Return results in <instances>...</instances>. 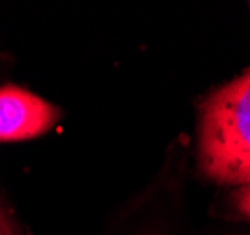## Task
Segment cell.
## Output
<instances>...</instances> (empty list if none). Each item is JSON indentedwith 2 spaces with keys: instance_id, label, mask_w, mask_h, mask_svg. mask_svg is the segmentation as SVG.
Masks as SVG:
<instances>
[{
  "instance_id": "obj_1",
  "label": "cell",
  "mask_w": 250,
  "mask_h": 235,
  "mask_svg": "<svg viewBox=\"0 0 250 235\" xmlns=\"http://www.w3.org/2000/svg\"><path fill=\"white\" fill-rule=\"evenodd\" d=\"M200 170L214 183H250V70L200 106Z\"/></svg>"
},
{
  "instance_id": "obj_2",
  "label": "cell",
  "mask_w": 250,
  "mask_h": 235,
  "mask_svg": "<svg viewBox=\"0 0 250 235\" xmlns=\"http://www.w3.org/2000/svg\"><path fill=\"white\" fill-rule=\"evenodd\" d=\"M13 59L0 49V143L30 141L47 134L62 119V109L15 83Z\"/></svg>"
},
{
  "instance_id": "obj_3",
  "label": "cell",
  "mask_w": 250,
  "mask_h": 235,
  "mask_svg": "<svg viewBox=\"0 0 250 235\" xmlns=\"http://www.w3.org/2000/svg\"><path fill=\"white\" fill-rule=\"evenodd\" d=\"M0 235H32L21 216L15 213L12 203L0 192Z\"/></svg>"
},
{
  "instance_id": "obj_4",
  "label": "cell",
  "mask_w": 250,
  "mask_h": 235,
  "mask_svg": "<svg viewBox=\"0 0 250 235\" xmlns=\"http://www.w3.org/2000/svg\"><path fill=\"white\" fill-rule=\"evenodd\" d=\"M231 201H233L237 213H241L243 216L250 218V183L241 186L237 192L231 196Z\"/></svg>"
}]
</instances>
